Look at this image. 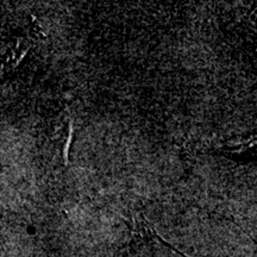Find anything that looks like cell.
Returning a JSON list of instances; mask_svg holds the SVG:
<instances>
[{"mask_svg": "<svg viewBox=\"0 0 257 257\" xmlns=\"http://www.w3.org/2000/svg\"><path fill=\"white\" fill-rule=\"evenodd\" d=\"M72 135H73V123H70V135L68 137V142L66 144V149H64V160H66V163H67V160H68L69 144H70V141H72Z\"/></svg>", "mask_w": 257, "mask_h": 257, "instance_id": "2", "label": "cell"}, {"mask_svg": "<svg viewBox=\"0 0 257 257\" xmlns=\"http://www.w3.org/2000/svg\"><path fill=\"white\" fill-rule=\"evenodd\" d=\"M28 49V47H23V42L18 41L14 46L6 47L0 51V76L8 70L15 68L27 54Z\"/></svg>", "mask_w": 257, "mask_h": 257, "instance_id": "1", "label": "cell"}]
</instances>
